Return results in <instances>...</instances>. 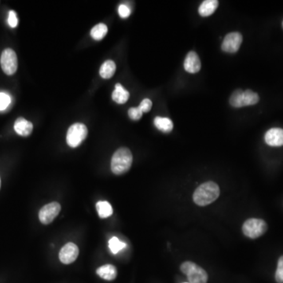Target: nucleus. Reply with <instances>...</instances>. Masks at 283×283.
Segmentation results:
<instances>
[{
	"label": "nucleus",
	"instance_id": "f8f14e48",
	"mask_svg": "<svg viewBox=\"0 0 283 283\" xmlns=\"http://www.w3.org/2000/svg\"><path fill=\"white\" fill-rule=\"evenodd\" d=\"M13 127L16 133L23 137L29 136L32 134L33 130V124L23 117L17 118Z\"/></svg>",
	"mask_w": 283,
	"mask_h": 283
},
{
	"label": "nucleus",
	"instance_id": "2eb2a0df",
	"mask_svg": "<svg viewBox=\"0 0 283 283\" xmlns=\"http://www.w3.org/2000/svg\"><path fill=\"white\" fill-rule=\"evenodd\" d=\"M129 92L122 87L121 84H116L112 94V99L118 104H124L129 99Z\"/></svg>",
	"mask_w": 283,
	"mask_h": 283
},
{
	"label": "nucleus",
	"instance_id": "dca6fc26",
	"mask_svg": "<svg viewBox=\"0 0 283 283\" xmlns=\"http://www.w3.org/2000/svg\"><path fill=\"white\" fill-rule=\"evenodd\" d=\"M154 125L160 131L165 133L171 132L173 129V123L170 118L162 117V116H157L154 119Z\"/></svg>",
	"mask_w": 283,
	"mask_h": 283
},
{
	"label": "nucleus",
	"instance_id": "1a4fd4ad",
	"mask_svg": "<svg viewBox=\"0 0 283 283\" xmlns=\"http://www.w3.org/2000/svg\"><path fill=\"white\" fill-rule=\"evenodd\" d=\"M79 249L72 242L65 244L59 253V259L62 264H69L74 262L78 257Z\"/></svg>",
	"mask_w": 283,
	"mask_h": 283
},
{
	"label": "nucleus",
	"instance_id": "f03ea898",
	"mask_svg": "<svg viewBox=\"0 0 283 283\" xmlns=\"http://www.w3.org/2000/svg\"><path fill=\"white\" fill-rule=\"evenodd\" d=\"M132 161L133 157L129 149L127 147L118 149L111 160V170L115 175H123L129 171Z\"/></svg>",
	"mask_w": 283,
	"mask_h": 283
},
{
	"label": "nucleus",
	"instance_id": "9d476101",
	"mask_svg": "<svg viewBox=\"0 0 283 283\" xmlns=\"http://www.w3.org/2000/svg\"><path fill=\"white\" fill-rule=\"evenodd\" d=\"M264 139L271 147H282L283 146V129L279 127L271 128L265 134Z\"/></svg>",
	"mask_w": 283,
	"mask_h": 283
},
{
	"label": "nucleus",
	"instance_id": "4be33fe9",
	"mask_svg": "<svg viewBox=\"0 0 283 283\" xmlns=\"http://www.w3.org/2000/svg\"><path fill=\"white\" fill-rule=\"evenodd\" d=\"M242 95H243V91L242 90H236L230 98V104L232 107L235 108H241L243 107V101H242Z\"/></svg>",
	"mask_w": 283,
	"mask_h": 283
},
{
	"label": "nucleus",
	"instance_id": "f257e3e1",
	"mask_svg": "<svg viewBox=\"0 0 283 283\" xmlns=\"http://www.w3.org/2000/svg\"><path fill=\"white\" fill-rule=\"evenodd\" d=\"M221 194L220 187L213 181L205 182L194 191L193 200L199 206H205L215 202Z\"/></svg>",
	"mask_w": 283,
	"mask_h": 283
},
{
	"label": "nucleus",
	"instance_id": "39448f33",
	"mask_svg": "<svg viewBox=\"0 0 283 283\" xmlns=\"http://www.w3.org/2000/svg\"><path fill=\"white\" fill-rule=\"evenodd\" d=\"M88 128L81 123H76L70 126L67 131V144L72 148L79 147L88 136Z\"/></svg>",
	"mask_w": 283,
	"mask_h": 283
},
{
	"label": "nucleus",
	"instance_id": "7ed1b4c3",
	"mask_svg": "<svg viewBox=\"0 0 283 283\" xmlns=\"http://www.w3.org/2000/svg\"><path fill=\"white\" fill-rule=\"evenodd\" d=\"M180 270L187 276L190 283H206L208 281L207 272L203 268L191 261H186L181 264Z\"/></svg>",
	"mask_w": 283,
	"mask_h": 283
},
{
	"label": "nucleus",
	"instance_id": "9b49d317",
	"mask_svg": "<svg viewBox=\"0 0 283 283\" xmlns=\"http://www.w3.org/2000/svg\"><path fill=\"white\" fill-rule=\"evenodd\" d=\"M183 65L185 70L189 73L198 72L202 67L199 57L194 52H190L186 55Z\"/></svg>",
	"mask_w": 283,
	"mask_h": 283
},
{
	"label": "nucleus",
	"instance_id": "cd10ccee",
	"mask_svg": "<svg viewBox=\"0 0 283 283\" xmlns=\"http://www.w3.org/2000/svg\"><path fill=\"white\" fill-rule=\"evenodd\" d=\"M139 108L143 113H148L152 108V102L149 99H143L139 105Z\"/></svg>",
	"mask_w": 283,
	"mask_h": 283
},
{
	"label": "nucleus",
	"instance_id": "423d86ee",
	"mask_svg": "<svg viewBox=\"0 0 283 283\" xmlns=\"http://www.w3.org/2000/svg\"><path fill=\"white\" fill-rule=\"evenodd\" d=\"M1 67L8 76L14 74L17 69V55L13 50L10 48L4 50L1 56Z\"/></svg>",
	"mask_w": 283,
	"mask_h": 283
},
{
	"label": "nucleus",
	"instance_id": "6ab92c4d",
	"mask_svg": "<svg viewBox=\"0 0 283 283\" xmlns=\"http://www.w3.org/2000/svg\"><path fill=\"white\" fill-rule=\"evenodd\" d=\"M107 33H108V28L107 25L103 23H100L92 28L91 36L94 40H101L107 36Z\"/></svg>",
	"mask_w": 283,
	"mask_h": 283
},
{
	"label": "nucleus",
	"instance_id": "7c9ffc66",
	"mask_svg": "<svg viewBox=\"0 0 283 283\" xmlns=\"http://www.w3.org/2000/svg\"></svg>",
	"mask_w": 283,
	"mask_h": 283
},
{
	"label": "nucleus",
	"instance_id": "c756f323",
	"mask_svg": "<svg viewBox=\"0 0 283 283\" xmlns=\"http://www.w3.org/2000/svg\"></svg>",
	"mask_w": 283,
	"mask_h": 283
},
{
	"label": "nucleus",
	"instance_id": "c85d7f7f",
	"mask_svg": "<svg viewBox=\"0 0 283 283\" xmlns=\"http://www.w3.org/2000/svg\"><path fill=\"white\" fill-rule=\"evenodd\" d=\"M0 187H1V179H0Z\"/></svg>",
	"mask_w": 283,
	"mask_h": 283
},
{
	"label": "nucleus",
	"instance_id": "a878e982",
	"mask_svg": "<svg viewBox=\"0 0 283 283\" xmlns=\"http://www.w3.org/2000/svg\"><path fill=\"white\" fill-rule=\"evenodd\" d=\"M118 13L122 18H127L131 14V9H130L129 6H127L125 4H121L118 7Z\"/></svg>",
	"mask_w": 283,
	"mask_h": 283
},
{
	"label": "nucleus",
	"instance_id": "bb28decb",
	"mask_svg": "<svg viewBox=\"0 0 283 283\" xmlns=\"http://www.w3.org/2000/svg\"><path fill=\"white\" fill-rule=\"evenodd\" d=\"M8 24L11 28H16L18 25V19H17V14L15 11L10 10L8 16Z\"/></svg>",
	"mask_w": 283,
	"mask_h": 283
},
{
	"label": "nucleus",
	"instance_id": "f3484780",
	"mask_svg": "<svg viewBox=\"0 0 283 283\" xmlns=\"http://www.w3.org/2000/svg\"><path fill=\"white\" fill-rule=\"evenodd\" d=\"M116 64L112 60L105 61L99 69V74L103 79H111L116 72Z\"/></svg>",
	"mask_w": 283,
	"mask_h": 283
},
{
	"label": "nucleus",
	"instance_id": "412c9836",
	"mask_svg": "<svg viewBox=\"0 0 283 283\" xmlns=\"http://www.w3.org/2000/svg\"><path fill=\"white\" fill-rule=\"evenodd\" d=\"M127 247V244L124 243L123 241H120L119 238L116 237H113L110 241H109V248L111 249V252L113 254H116L119 253L122 249Z\"/></svg>",
	"mask_w": 283,
	"mask_h": 283
},
{
	"label": "nucleus",
	"instance_id": "20e7f679",
	"mask_svg": "<svg viewBox=\"0 0 283 283\" xmlns=\"http://www.w3.org/2000/svg\"><path fill=\"white\" fill-rule=\"evenodd\" d=\"M268 230V225L261 219L251 218L244 223L242 231L248 238L255 239L259 238Z\"/></svg>",
	"mask_w": 283,
	"mask_h": 283
},
{
	"label": "nucleus",
	"instance_id": "b1692460",
	"mask_svg": "<svg viewBox=\"0 0 283 283\" xmlns=\"http://www.w3.org/2000/svg\"><path fill=\"white\" fill-rule=\"evenodd\" d=\"M276 280L278 283H283V256L278 261V268L276 273Z\"/></svg>",
	"mask_w": 283,
	"mask_h": 283
},
{
	"label": "nucleus",
	"instance_id": "a211bd4d",
	"mask_svg": "<svg viewBox=\"0 0 283 283\" xmlns=\"http://www.w3.org/2000/svg\"><path fill=\"white\" fill-rule=\"evenodd\" d=\"M96 209H97L99 217L103 219L111 217L113 213L111 204L109 203L108 202H106V201L98 202L96 204Z\"/></svg>",
	"mask_w": 283,
	"mask_h": 283
},
{
	"label": "nucleus",
	"instance_id": "0eeeda50",
	"mask_svg": "<svg viewBox=\"0 0 283 283\" xmlns=\"http://www.w3.org/2000/svg\"><path fill=\"white\" fill-rule=\"evenodd\" d=\"M60 212H61L60 204L57 202H52L44 205V207L40 209L39 219L43 225H49L53 222Z\"/></svg>",
	"mask_w": 283,
	"mask_h": 283
},
{
	"label": "nucleus",
	"instance_id": "ddd939ff",
	"mask_svg": "<svg viewBox=\"0 0 283 283\" xmlns=\"http://www.w3.org/2000/svg\"><path fill=\"white\" fill-rule=\"evenodd\" d=\"M96 272L99 277H101L103 280H108V281L115 280L117 276L116 267L111 264H106L104 266L100 267L98 268Z\"/></svg>",
	"mask_w": 283,
	"mask_h": 283
},
{
	"label": "nucleus",
	"instance_id": "5701e85b",
	"mask_svg": "<svg viewBox=\"0 0 283 283\" xmlns=\"http://www.w3.org/2000/svg\"><path fill=\"white\" fill-rule=\"evenodd\" d=\"M11 99L10 95L4 92H0V111H5L10 106Z\"/></svg>",
	"mask_w": 283,
	"mask_h": 283
},
{
	"label": "nucleus",
	"instance_id": "aec40b11",
	"mask_svg": "<svg viewBox=\"0 0 283 283\" xmlns=\"http://www.w3.org/2000/svg\"><path fill=\"white\" fill-rule=\"evenodd\" d=\"M242 101H243L244 107H249L257 104L260 101V97L258 94L251 90H246L243 91L242 95Z\"/></svg>",
	"mask_w": 283,
	"mask_h": 283
},
{
	"label": "nucleus",
	"instance_id": "6e6552de",
	"mask_svg": "<svg viewBox=\"0 0 283 283\" xmlns=\"http://www.w3.org/2000/svg\"><path fill=\"white\" fill-rule=\"evenodd\" d=\"M241 43H242V36L241 33H228L224 39L221 48L226 53H236L239 50Z\"/></svg>",
	"mask_w": 283,
	"mask_h": 283
},
{
	"label": "nucleus",
	"instance_id": "393cba45",
	"mask_svg": "<svg viewBox=\"0 0 283 283\" xmlns=\"http://www.w3.org/2000/svg\"><path fill=\"white\" fill-rule=\"evenodd\" d=\"M143 111H141L139 107H133L129 109L128 111V116L131 120H139L143 116Z\"/></svg>",
	"mask_w": 283,
	"mask_h": 283
},
{
	"label": "nucleus",
	"instance_id": "4468645a",
	"mask_svg": "<svg viewBox=\"0 0 283 283\" xmlns=\"http://www.w3.org/2000/svg\"><path fill=\"white\" fill-rule=\"evenodd\" d=\"M218 6L217 0H205L200 5L198 12L202 17H209L216 11Z\"/></svg>",
	"mask_w": 283,
	"mask_h": 283
}]
</instances>
